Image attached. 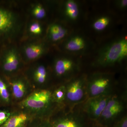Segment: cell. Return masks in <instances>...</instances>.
Here are the masks:
<instances>
[{
  "label": "cell",
  "mask_w": 127,
  "mask_h": 127,
  "mask_svg": "<svg viewBox=\"0 0 127 127\" xmlns=\"http://www.w3.org/2000/svg\"><path fill=\"white\" fill-rule=\"evenodd\" d=\"M52 91L47 88L34 90L25 100L16 104L17 108L26 113L32 118L48 119L60 106L53 102Z\"/></svg>",
  "instance_id": "obj_1"
},
{
  "label": "cell",
  "mask_w": 127,
  "mask_h": 127,
  "mask_svg": "<svg viewBox=\"0 0 127 127\" xmlns=\"http://www.w3.org/2000/svg\"><path fill=\"white\" fill-rule=\"evenodd\" d=\"M77 106L58 107L48 118L52 127H92L94 122L84 116L83 109L76 108Z\"/></svg>",
  "instance_id": "obj_2"
},
{
  "label": "cell",
  "mask_w": 127,
  "mask_h": 127,
  "mask_svg": "<svg viewBox=\"0 0 127 127\" xmlns=\"http://www.w3.org/2000/svg\"><path fill=\"white\" fill-rule=\"evenodd\" d=\"M123 98L112 95L99 118L95 122L105 127H110L121 116L125 108Z\"/></svg>",
  "instance_id": "obj_3"
},
{
  "label": "cell",
  "mask_w": 127,
  "mask_h": 127,
  "mask_svg": "<svg viewBox=\"0 0 127 127\" xmlns=\"http://www.w3.org/2000/svg\"><path fill=\"white\" fill-rule=\"evenodd\" d=\"M87 82L80 78L64 84L66 91L65 105L74 107L83 103L88 99Z\"/></svg>",
  "instance_id": "obj_4"
},
{
  "label": "cell",
  "mask_w": 127,
  "mask_h": 127,
  "mask_svg": "<svg viewBox=\"0 0 127 127\" xmlns=\"http://www.w3.org/2000/svg\"><path fill=\"white\" fill-rule=\"evenodd\" d=\"M5 77L9 85L13 104L22 101L34 90L26 77L13 76Z\"/></svg>",
  "instance_id": "obj_5"
},
{
  "label": "cell",
  "mask_w": 127,
  "mask_h": 127,
  "mask_svg": "<svg viewBox=\"0 0 127 127\" xmlns=\"http://www.w3.org/2000/svg\"><path fill=\"white\" fill-rule=\"evenodd\" d=\"M21 66V57L16 49L8 48L3 52L0 59V68L4 76H13L20 70Z\"/></svg>",
  "instance_id": "obj_6"
},
{
  "label": "cell",
  "mask_w": 127,
  "mask_h": 127,
  "mask_svg": "<svg viewBox=\"0 0 127 127\" xmlns=\"http://www.w3.org/2000/svg\"><path fill=\"white\" fill-rule=\"evenodd\" d=\"M113 94L89 98L83 103L82 109L89 119L95 122L101 116Z\"/></svg>",
  "instance_id": "obj_7"
},
{
  "label": "cell",
  "mask_w": 127,
  "mask_h": 127,
  "mask_svg": "<svg viewBox=\"0 0 127 127\" xmlns=\"http://www.w3.org/2000/svg\"><path fill=\"white\" fill-rule=\"evenodd\" d=\"M112 81L108 77H96L87 82L88 98L112 94Z\"/></svg>",
  "instance_id": "obj_8"
},
{
  "label": "cell",
  "mask_w": 127,
  "mask_h": 127,
  "mask_svg": "<svg viewBox=\"0 0 127 127\" xmlns=\"http://www.w3.org/2000/svg\"><path fill=\"white\" fill-rule=\"evenodd\" d=\"M127 56V42L123 39L114 43L109 48L99 61L102 66L109 65L118 62Z\"/></svg>",
  "instance_id": "obj_9"
},
{
  "label": "cell",
  "mask_w": 127,
  "mask_h": 127,
  "mask_svg": "<svg viewBox=\"0 0 127 127\" xmlns=\"http://www.w3.org/2000/svg\"><path fill=\"white\" fill-rule=\"evenodd\" d=\"M16 17L9 10L0 6V37L6 36L14 31Z\"/></svg>",
  "instance_id": "obj_10"
},
{
  "label": "cell",
  "mask_w": 127,
  "mask_h": 127,
  "mask_svg": "<svg viewBox=\"0 0 127 127\" xmlns=\"http://www.w3.org/2000/svg\"><path fill=\"white\" fill-rule=\"evenodd\" d=\"M48 72L43 65H39L32 69L30 78H28L34 90L46 88L48 79Z\"/></svg>",
  "instance_id": "obj_11"
},
{
  "label": "cell",
  "mask_w": 127,
  "mask_h": 127,
  "mask_svg": "<svg viewBox=\"0 0 127 127\" xmlns=\"http://www.w3.org/2000/svg\"><path fill=\"white\" fill-rule=\"evenodd\" d=\"M32 118L29 114L16 107L8 120L0 127H27Z\"/></svg>",
  "instance_id": "obj_12"
},
{
  "label": "cell",
  "mask_w": 127,
  "mask_h": 127,
  "mask_svg": "<svg viewBox=\"0 0 127 127\" xmlns=\"http://www.w3.org/2000/svg\"><path fill=\"white\" fill-rule=\"evenodd\" d=\"M13 104L11 94L6 78L0 75V106Z\"/></svg>",
  "instance_id": "obj_13"
},
{
  "label": "cell",
  "mask_w": 127,
  "mask_h": 127,
  "mask_svg": "<svg viewBox=\"0 0 127 127\" xmlns=\"http://www.w3.org/2000/svg\"><path fill=\"white\" fill-rule=\"evenodd\" d=\"M45 48L41 43H30L25 46L24 53L28 61H33L40 57L44 54Z\"/></svg>",
  "instance_id": "obj_14"
},
{
  "label": "cell",
  "mask_w": 127,
  "mask_h": 127,
  "mask_svg": "<svg viewBox=\"0 0 127 127\" xmlns=\"http://www.w3.org/2000/svg\"><path fill=\"white\" fill-rule=\"evenodd\" d=\"M74 64L72 61L66 59L57 60L54 65V70L58 76H63L72 71Z\"/></svg>",
  "instance_id": "obj_15"
},
{
  "label": "cell",
  "mask_w": 127,
  "mask_h": 127,
  "mask_svg": "<svg viewBox=\"0 0 127 127\" xmlns=\"http://www.w3.org/2000/svg\"><path fill=\"white\" fill-rule=\"evenodd\" d=\"M65 87L64 84L52 89V95L53 102L59 106L65 105Z\"/></svg>",
  "instance_id": "obj_16"
},
{
  "label": "cell",
  "mask_w": 127,
  "mask_h": 127,
  "mask_svg": "<svg viewBox=\"0 0 127 127\" xmlns=\"http://www.w3.org/2000/svg\"><path fill=\"white\" fill-rule=\"evenodd\" d=\"M51 39L54 41L60 40L66 35L67 31L61 26L55 24L52 25L49 30Z\"/></svg>",
  "instance_id": "obj_17"
},
{
  "label": "cell",
  "mask_w": 127,
  "mask_h": 127,
  "mask_svg": "<svg viewBox=\"0 0 127 127\" xmlns=\"http://www.w3.org/2000/svg\"><path fill=\"white\" fill-rule=\"evenodd\" d=\"M85 42L83 39L79 37H76L71 39L66 44L67 50L71 51H78L84 48Z\"/></svg>",
  "instance_id": "obj_18"
},
{
  "label": "cell",
  "mask_w": 127,
  "mask_h": 127,
  "mask_svg": "<svg viewBox=\"0 0 127 127\" xmlns=\"http://www.w3.org/2000/svg\"><path fill=\"white\" fill-rule=\"evenodd\" d=\"M67 15L72 20L77 18L78 15V7L76 3L72 0H69L66 2V5Z\"/></svg>",
  "instance_id": "obj_19"
},
{
  "label": "cell",
  "mask_w": 127,
  "mask_h": 127,
  "mask_svg": "<svg viewBox=\"0 0 127 127\" xmlns=\"http://www.w3.org/2000/svg\"><path fill=\"white\" fill-rule=\"evenodd\" d=\"M27 127H52L48 119L32 118Z\"/></svg>",
  "instance_id": "obj_20"
},
{
  "label": "cell",
  "mask_w": 127,
  "mask_h": 127,
  "mask_svg": "<svg viewBox=\"0 0 127 127\" xmlns=\"http://www.w3.org/2000/svg\"><path fill=\"white\" fill-rule=\"evenodd\" d=\"M109 19L106 17H103L98 19L94 23L93 27L95 30L102 31L104 30L109 24Z\"/></svg>",
  "instance_id": "obj_21"
},
{
  "label": "cell",
  "mask_w": 127,
  "mask_h": 127,
  "mask_svg": "<svg viewBox=\"0 0 127 127\" xmlns=\"http://www.w3.org/2000/svg\"><path fill=\"white\" fill-rule=\"evenodd\" d=\"M32 13L34 16L37 19L43 18L46 16L45 10L41 5H36L32 9Z\"/></svg>",
  "instance_id": "obj_22"
},
{
  "label": "cell",
  "mask_w": 127,
  "mask_h": 127,
  "mask_svg": "<svg viewBox=\"0 0 127 127\" xmlns=\"http://www.w3.org/2000/svg\"><path fill=\"white\" fill-rule=\"evenodd\" d=\"M14 109L0 110V127L3 125L11 116Z\"/></svg>",
  "instance_id": "obj_23"
},
{
  "label": "cell",
  "mask_w": 127,
  "mask_h": 127,
  "mask_svg": "<svg viewBox=\"0 0 127 127\" xmlns=\"http://www.w3.org/2000/svg\"><path fill=\"white\" fill-rule=\"evenodd\" d=\"M29 31L32 34L35 35H40L42 32V29L41 25L38 22L32 23L29 27Z\"/></svg>",
  "instance_id": "obj_24"
},
{
  "label": "cell",
  "mask_w": 127,
  "mask_h": 127,
  "mask_svg": "<svg viewBox=\"0 0 127 127\" xmlns=\"http://www.w3.org/2000/svg\"><path fill=\"white\" fill-rule=\"evenodd\" d=\"M110 127H127V115L121 116Z\"/></svg>",
  "instance_id": "obj_25"
},
{
  "label": "cell",
  "mask_w": 127,
  "mask_h": 127,
  "mask_svg": "<svg viewBox=\"0 0 127 127\" xmlns=\"http://www.w3.org/2000/svg\"><path fill=\"white\" fill-rule=\"evenodd\" d=\"M92 127H103V126H101V125L98 124H97L96 123H93V125Z\"/></svg>",
  "instance_id": "obj_26"
},
{
  "label": "cell",
  "mask_w": 127,
  "mask_h": 127,
  "mask_svg": "<svg viewBox=\"0 0 127 127\" xmlns=\"http://www.w3.org/2000/svg\"><path fill=\"white\" fill-rule=\"evenodd\" d=\"M127 0H125L122 1V4H121L122 6H126L127 5Z\"/></svg>",
  "instance_id": "obj_27"
}]
</instances>
